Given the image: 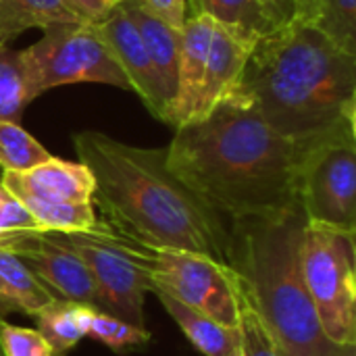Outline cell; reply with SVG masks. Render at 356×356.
Listing matches in <instances>:
<instances>
[{
	"label": "cell",
	"mask_w": 356,
	"mask_h": 356,
	"mask_svg": "<svg viewBox=\"0 0 356 356\" xmlns=\"http://www.w3.org/2000/svg\"><path fill=\"white\" fill-rule=\"evenodd\" d=\"M300 146L277 134L238 92L204 119L175 129L169 169L227 221L298 202Z\"/></svg>",
	"instance_id": "cell-1"
},
{
	"label": "cell",
	"mask_w": 356,
	"mask_h": 356,
	"mask_svg": "<svg viewBox=\"0 0 356 356\" xmlns=\"http://www.w3.org/2000/svg\"><path fill=\"white\" fill-rule=\"evenodd\" d=\"M94 177V207L131 240L227 263L229 221L200 200L167 165V148H140L100 131L73 136Z\"/></svg>",
	"instance_id": "cell-2"
},
{
	"label": "cell",
	"mask_w": 356,
	"mask_h": 356,
	"mask_svg": "<svg viewBox=\"0 0 356 356\" xmlns=\"http://www.w3.org/2000/svg\"><path fill=\"white\" fill-rule=\"evenodd\" d=\"M234 92L302 148L355 123L356 54L315 25L277 29L254 44Z\"/></svg>",
	"instance_id": "cell-3"
},
{
	"label": "cell",
	"mask_w": 356,
	"mask_h": 356,
	"mask_svg": "<svg viewBox=\"0 0 356 356\" xmlns=\"http://www.w3.org/2000/svg\"><path fill=\"white\" fill-rule=\"evenodd\" d=\"M305 225L300 202L271 215L232 219L227 265L284 356H336L340 348L321 330L302 275Z\"/></svg>",
	"instance_id": "cell-4"
},
{
	"label": "cell",
	"mask_w": 356,
	"mask_h": 356,
	"mask_svg": "<svg viewBox=\"0 0 356 356\" xmlns=\"http://www.w3.org/2000/svg\"><path fill=\"white\" fill-rule=\"evenodd\" d=\"M75 250L88 265L102 313L144 327L146 294H152V248L131 240L108 221H96L83 232H50Z\"/></svg>",
	"instance_id": "cell-5"
},
{
	"label": "cell",
	"mask_w": 356,
	"mask_h": 356,
	"mask_svg": "<svg viewBox=\"0 0 356 356\" xmlns=\"http://www.w3.org/2000/svg\"><path fill=\"white\" fill-rule=\"evenodd\" d=\"M356 236L307 223L300 265L321 330L334 346H356Z\"/></svg>",
	"instance_id": "cell-6"
},
{
	"label": "cell",
	"mask_w": 356,
	"mask_h": 356,
	"mask_svg": "<svg viewBox=\"0 0 356 356\" xmlns=\"http://www.w3.org/2000/svg\"><path fill=\"white\" fill-rule=\"evenodd\" d=\"M298 202L307 223L356 236L355 123H344L302 146Z\"/></svg>",
	"instance_id": "cell-7"
},
{
	"label": "cell",
	"mask_w": 356,
	"mask_h": 356,
	"mask_svg": "<svg viewBox=\"0 0 356 356\" xmlns=\"http://www.w3.org/2000/svg\"><path fill=\"white\" fill-rule=\"evenodd\" d=\"M42 31L44 35L35 44L21 50L31 98L71 83H104L129 90L94 23H60Z\"/></svg>",
	"instance_id": "cell-8"
},
{
	"label": "cell",
	"mask_w": 356,
	"mask_h": 356,
	"mask_svg": "<svg viewBox=\"0 0 356 356\" xmlns=\"http://www.w3.org/2000/svg\"><path fill=\"white\" fill-rule=\"evenodd\" d=\"M152 290H163L213 321L238 330L244 294L227 263L184 250L152 248Z\"/></svg>",
	"instance_id": "cell-9"
},
{
	"label": "cell",
	"mask_w": 356,
	"mask_h": 356,
	"mask_svg": "<svg viewBox=\"0 0 356 356\" xmlns=\"http://www.w3.org/2000/svg\"><path fill=\"white\" fill-rule=\"evenodd\" d=\"M0 250L15 252L54 300H67L102 311L94 277L81 257L60 244L50 232H23Z\"/></svg>",
	"instance_id": "cell-10"
},
{
	"label": "cell",
	"mask_w": 356,
	"mask_h": 356,
	"mask_svg": "<svg viewBox=\"0 0 356 356\" xmlns=\"http://www.w3.org/2000/svg\"><path fill=\"white\" fill-rule=\"evenodd\" d=\"M94 25H96L100 38L104 40L106 48L111 50L115 63L123 71V75L129 83V90L140 96V100L144 102V106L150 111L152 117L167 123L169 100L165 96L161 79L150 63L146 46H144L134 21L123 10V6L117 8L104 21L94 23Z\"/></svg>",
	"instance_id": "cell-11"
},
{
	"label": "cell",
	"mask_w": 356,
	"mask_h": 356,
	"mask_svg": "<svg viewBox=\"0 0 356 356\" xmlns=\"http://www.w3.org/2000/svg\"><path fill=\"white\" fill-rule=\"evenodd\" d=\"M213 31L215 23L204 15L188 17L181 27L177 88L167 117V125H171L173 129L194 123L198 119V102L202 94Z\"/></svg>",
	"instance_id": "cell-12"
},
{
	"label": "cell",
	"mask_w": 356,
	"mask_h": 356,
	"mask_svg": "<svg viewBox=\"0 0 356 356\" xmlns=\"http://www.w3.org/2000/svg\"><path fill=\"white\" fill-rule=\"evenodd\" d=\"M0 184L10 194H29L35 198L69 204H94V177L86 165L50 156L46 163L23 173H0Z\"/></svg>",
	"instance_id": "cell-13"
},
{
	"label": "cell",
	"mask_w": 356,
	"mask_h": 356,
	"mask_svg": "<svg viewBox=\"0 0 356 356\" xmlns=\"http://www.w3.org/2000/svg\"><path fill=\"white\" fill-rule=\"evenodd\" d=\"M252 48L254 44L244 42L215 25L196 121L204 119L223 98H227L236 90Z\"/></svg>",
	"instance_id": "cell-14"
},
{
	"label": "cell",
	"mask_w": 356,
	"mask_h": 356,
	"mask_svg": "<svg viewBox=\"0 0 356 356\" xmlns=\"http://www.w3.org/2000/svg\"><path fill=\"white\" fill-rule=\"evenodd\" d=\"M123 10L134 21L146 52L150 56V63L161 79V86L165 90V96L169 100V111L175 98L177 88V67H179V50H181V29L171 27L144 6H140L134 0H127L123 4ZM169 117V115H167Z\"/></svg>",
	"instance_id": "cell-15"
},
{
	"label": "cell",
	"mask_w": 356,
	"mask_h": 356,
	"mask_svg": "<svg viewBox=\"0 0 356 356\" xmlns=\"http://www.w3.org/2000/svg\"><path fill=\"white\" fill-rule=\"evenodd\" d=\"M167 315L179 325L190 344L204 356H229L240 348V332L225 327L204 313L179 302L163 290H152Z\"/></svg>",
	"instance_id": "cell-16"
},
{
	"label": "cell",
	"mask_w": 356,
	"mask_h": 356,
	"mask_svg": "<svg viewBox=\"0 0 356 356\" xmlns=\"http://www.w3.org/2000/svg\"><path fill=\"white\" fill-rule=\"evenodd\" d=\"M52 300V294L15 252L0 250V321L8 315L35 317Z\"/></svg>",
	"instance_id": "cell-17"
},
{
	"label": "cell",
	"mask_w": 356,
	"mask_h": 356,
	"mask_svg": "<svg viewBox=\"0 0 356 356\" xmlns=\"http://www.w3.org/2000/svg\"><path fill=\"white\" fill-rule=\"evenodd\" d=\"M196 15L209 17L217 27L250 44L273 33L261 0H186V19Z\"/></svg>",
	"instance_id": "cell-18"
},
{
	"label": "cell",
	"mask_w": 356,
	"mask_h": 356,
	"mask_svg": "<svg viewBox=\"0 0 356 356\" xmlns=\"http://www.w3.org/2000/svg\"><path fill=\"white\" fill-rule=\"evenodd\" d=\"M83 23L67 0H0V48L31 27Z\"/></svg>",
	"instance_id": "cell-19"
},
{
	"label": "cell",
	"mask_w": 356,
	"mask_h": 356,
	"mask_svg": "<svg viewBox=\"0 0 356 356\" xmlns=\"http://www.w3.org/2000/svg\"><path fill=\"white\" fill-rule=\"evenodd\" d=\"M94 313L96 309L86 307V305L52 300L33 319L38 323L35 330L50 344L52 355L65 356L83 338H88V330H90Z\"/></svg>",
	"instance_id": "cell-20"
},
{
	"label": "cell",
	"mask_w": 356,
	"mask_h": 356,
	"mask_svg": "<svg viewBox=\"0 0 356 356\" xmlns=\"http://www.w3.org/2000/svg\"><path fill=\"white\" fill-rule=\"evenodd\" d=\"M19 204L29 213L40 232H83L96 225L98 217L94 204H69L35 198L29 194H13Z\"/></svg>",
	"instance_id": "cell-21"
},
{
	"label": "cell",
	"mask_w": 356,
	"mask_h": 356,
	"mask_svg": "<svg viewBox=\"0 0 356 356\" xmlns=\"http://www.w3.org/2000/svg\"><path fill=\"white\" fill-rule=\"evenodd\" d=\"M52 154L19 123L0 121V169L10 173L29 171L46 163Z\"/></svg>",
	"instance_id": "cell-22"
},
{
	"label": "cell",
	"mask_w": 356,
	"mask_h": 356,
	"mask_svg": "<svg viewBox=\"0 0 356 356\" xmlns=\"http://www.w3.org/2000/svg\"><path fill=\"white\" fill-rule=\"evenodd\" d=\"M31 100L21 50L0 48V121L19 123L21 113Z\"/></svg>",
	"instance_id": "cell-23"
},
{
	"label": "cell",
	"mask_w": 356,
	"mask_h": 356,
	"mask_svg": "<svg viewBox=\"0 0 356 356\" xmlns=\"http://www.w3.org/2000/svg\"><path fill=\"white\" fill-rule=\"evenodd\" d=\"M317 27L340 48L356 54V0H315Z\"/></svg>",
	"instance_id": "cell-24"
},
{
	"label": "cell",
	"mask_w": 356,
	"mask_h": 356,
	"mask_svg": "<svg viewBox=\"0 0 356 356\" xmlns=\"http://www.w3.org/2000/svg\"><path fill=\"white\" fill-rule=\"evenodd\" d=\"M88 338L113 348V350H125L144 346L150 342V332L146 327H136L119 317H113L108 313L96 311L88 330Z\"/></svg>",
	"instance_id": "cell-25"
},
{
	"label": "cell",
	"mask_w": 356,
	"mask_h": 356,
	"mask_svg": "<svg viewBox=\"0 0 356 356\" xmlns=\"http://www.w3.org/2000/svg\"><path fill=\"white\" fill-rule=\"evenodd\" d=\"M238 332H240V355L242 356H284L282 348L265 330L257 313L248 307L246 298H244V307L240 313Z\"/></svg>",
	"instance_id": "cell-26"
},
{
	"label": "cell",
	"mask_w": 356,
	"mask_h": 356,
	"mask_svg": "<svg viewBox=\"0 0 356 356\" xmlns=\"http://www.w3.org/2000/svg\"><path fill=\"white\" fill-rule=\"evenodd\" d=\"M267 19L271 21L273 31L296 27V25H315L317 27V2L315 0H261Z\"/></svg>",
	"instance_id": "cell-27"
},
{
	"label": "cell",
	"mask_w": 356,
	"mask_h": 356,
	"mask_svg": "<svg viewBox=\"0 0 356 356\" xmlns=\"http://www.w3.org/2000/svg\"><path fill=\"white\" fill-rule=\"evenodd\" d=\"M0 353L2 356H54L50 344L38 330L19 327L0 321Z\"/></svg>",
	"instance_id": "cell-28"
},
{
	"label": "cell",
	"mask_w": 356,
	"mask_h": 356,
	"mask_svg": "<svg viewBox=\"0 0 356 356\" xmlns=\"http://www.w3.org/2000/svg\"><path fill=\"white\" fill-rule=\"evenodd\" d=\"M40 232L29 217V213L19 204V200L0 184V248L17 234Z\"/></svg>",
	"instance_id": "cell-29"
},
{
	"label": "cell",
	"mask_w": 356,
	"mask_h": 356,
	"mask_svg": "<svg viewBox=\"0 0 356 356\" xmlns=\"http://www.w3.org/2000/svg\"><path fill=\"white\" fill-rule=\"evenodd\" d=\"M83 23H100L127 0H67Z\"/></svg>",
	"instance_id": "cell-30"
},
{
	"label": "cell",
	"mask_w": 356,
	"mask_h": 356,
	"mask_svg": "<svg viewBox=\"0 0 356 356\" xmlns=\"http://www.w3.org/2000/svg\"><path fill=\"white\" fill-rule=\"evenodd\" d=\"M165 23L175 29H181L186 23V0H134Z\"/></svg>",
	"instance_id": "cell-31"
},
{
	"label": "cell",
	"mask_w": 356,
	"mask_h": 356,
	"mask_svg": "<svg viewBox=\"0 0 356 356\" xmlns=\"http://www.w3.org/2000/svg\"><path fill=\"white\" fill-rule=\"evenodd\" d=\"M336 356H356V346H340Z\"/></svg>",
	"instance_id": "cell-32"
},
{
	"label": "cell",
	"mask_w": 356,
	"mask_h": 356,
	"mask_svg": "<svg viewBox=\"0 0 356 356\" xmlns=\"http://www.w3.org/2000/svg\"><path fill=\"white\" fill-rule=\"evenodd\" d=\"M229 356H242V355H240V348H238L236 353H232V355H229Z\"/></svg>",
	"instance_id": "cell-33"
},
{
	"label": "cell",
	"mask_w": 356,
	"mask_h": 356,
	"mask_svg": "<svg viewBox=\"0 0 356 356\" xmlns=\"http://www.w3.org/2000/svg\"><path fill=\"white\" fill-rule=\"evenodd\" d=\"M0 356H2V353H0Z\"/></svg>",
	"instance_id": "cell-34"
}]
</instances>
